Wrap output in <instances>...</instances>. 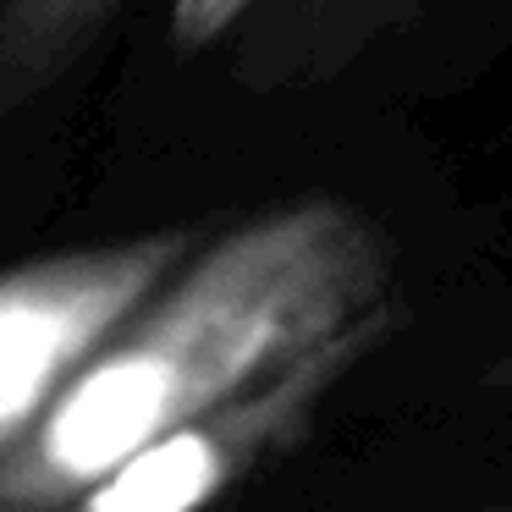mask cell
Instances as JSON below:
<instances>
[{
    "instance_id": "cell-4",
    "label": "cell",
    "mask_w": 512,
    "mask_h": 512,
    "mask_svg": "<svg viewBox=\"0 0 512 512\" xmlns=\"http://www.w3.org/2000/svg\"><path fill=\"white\" fill-rule=\"evenodd\" d=\"M122 0H0V116L61 83Z\"/></svg>"
},
{
    "instance_id": "cell-5",
    "label": "cell",
    "mask_w": 512,
    "mask_h": 512,
    "mask_svg": "<svg viewBox=\"0 0 512 512\" xmlns=\"http://www.w3.org/2000/svg\"><path fill=\"white\" fill-rule=\"evenodd\" d=\"M254 0H171V45L182 56L221 45Z\"/></svg>"
},
{
    "instance_id": "cell-6",
    "label": "cell",
    "mask_w": 512,
    "mask_h": 512,
    "mask_svg": "<svg viewBox=\"0 0 512 512\" xmlns=\"http://www.w3.org/2000/svg\"><path fill=\"white\" fill-rule=\"evenodd\" d=\"M496 512H512V507H496Z\"/></svg>"
},
{
    "instance_id": "cell-1",
    "label": "cell",
    "mask_w": 512,
    "mask_h": 512,
    "mask_svg": "<svg viewBox=\"0 0 512 512\" xmlns=\"http://www.w3.org/2000/svg\"><path fill=\"white\" fill-rule=\"evenodd\" d=\"M397 303L391 243L342 199H292L199 243L0 463V512H50L138 446L237 402Z\"/></svg>"
},
{
    "instance_id": "cell-3",
    "label": "cell",
    "mask_w": 512,
    "mask_h": 512,
    "mask_svg": "<svg viewBox=\"0 0 512 512\" xmlns=\"http://www.w3.org/2000/svg\"><path fill=\"white\" fill-rule=\"evenodd\" d=\"M397 331V303L369 320L347 325L325 347L303 353L281 375L259 380L237 402L138 446L133 457L94 474L83 490L56 501L50 512H210L221 496H232L243 479H254L265 463L303 441L331 402V391Z\"/></svg>"
},
{
    "instance_id": "cell-2",
    "label": "cell",
    "mask_w": 512,
    "mask_h": 512,
    "mask_svg": "<svg viewBox=\"0 0 512 512\" xmlns=\"http://www.w3.org/2000/svg\"><path fill=\"white\" fill-rule=\"evenodd\" d=\"M193 254V226H155L0 270V463Z\"/></svg>"
}]
</instances>
